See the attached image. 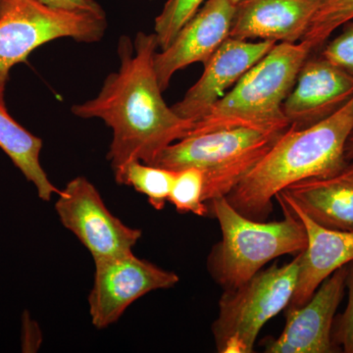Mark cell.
Wrapping results in <instances>:
<instances>
[{"mask_svg": "<svg viewBox=\"0 0 353 353\" xmlns=\"http://www.w3.org/2000/svg\"><path fill=\"white\" fill-rule=\"evenodd\" d=\"M158 43L154 32H139L132 41H118L120 68L109 74L99 94L72 106L83 119L99 118L113 131L108 154L114 174L138 160L152 164L167 146L185 138L194 122L167 105L154 69Z\"/></svg>", "mask_w": 353, "mask_h": 353, "instance_id": "1", "label": "cell"}, {"mask_svg": "<svg viewBox=\"0 0 353 353\" xmlns=\"http://www.w3.org/2000/svg\"><path fill=\"white\" fill-rule=\"evenodd\" d=\"M352 129L353 99L313 126H290L227 201L245 217L266 220L279 192L301 181L334 175L350 163L345 148Z\"/></svg>", "mask_w": 353, "mask_h": 353, "instance_id": "2", "label": "cell"}, {"mask_svg": "<svg viewBox=\"0 0 353 353\" xmlns=\"http://www.w3.org/2000/svg\"><path fill=\"white\" fill-rule=\"evenodd\" d=\"M311 53L305 41L276 44L241 77L231 92L194 123L185 137L236 128L284 132L290 124L283 104Z\"/></svg>", "mask_w": 353, "mask_h": 353, "instance_id": "3", "label": "cell"}, {"mask_svg": "<svg viewBox=\"0 0 353 353\" xmlns=\"http://www.w3.org/2000/svg\"><path fill=\"white\" fill-rule=\"evenodd\" d=\"M208 205L222 231V241L209 256V270L225 290L243 285L272 260L283 255H297L305 250V228L283 204L284 219L273 222L245 217L229 203L226 196L212 199Z\"/></svg>", "mask_w": 353, "mask_h": 353, "instance_id": "4", "label": "cell"}, {"mask_svg": "<svg viewBox=\"0 0 353 353\" xmlns=\"http://www.w3.org/2000/svg\"><path fill=\"white\" fill-rule=\"evenodd\" d=\"M282 134L236 128L192 134L167 146L152 165L172 171L199 169L204 176L203 201L208 203L227 196Z\"/></svg>", "mask_w": 353, "mask_h": 353, "instance_id": "5", "label": "cell"}, {"mask_svg": "<svg viewBox=\"0 0 353 353\" xmlns=\"http://www.w3.org/2000/svg\"><path fill=\"white\" fill-rule=\"evenodd\" d=\"M106 29L105 15L52 8L38 0H0V88H6L10 70L43 44L61 38L97 43Z\"/></svg>", "mask_w": 353, "mask_h": 353, "instance_id": "6", "label": "cell"}, {"mask_svg": "<svg viewBox=\"0 0 353 353\" xmlns=\"http://www.w3.org/2000/svg\"><path fill=\"white\" fill-rule=\"evenodd\" d=\"M299 269L297 254L284 266L273 264L238 288L226 290L212 326L218 352H253L264 325L289 306L296 290Z\"/></svg>", "mask_w": 353, "mask_h": 353, "instance_id": "7", "label": "cell"}, {"mask_svg": "<svg viewBox=\"0 0 353 353\" xmlns=\"http://www.w3.org/2000/svg\"><path fill=\"white\" fill-rule=\"evenodd\" d=\"M57 196L55 210L62 225L80 240L94 262L132 252L141 230L114 216L88 179L77 176Z\"/></svg>", "mask_w": 353, "mask_h": 353, "instance_id": "8", "label": "cell"}, {"mask_svg": "<svg viewBox=\"0 0 353 353\" xmlns=\"http://www.w3.org/2000/svg\"><path fill=\"white\" fill-rule=\"evenodd\" d=\"M94 285L88 296L92 325L105 329L139 299L153 290L170 289L180 278L174 272L138 259L132 252L94 262Z\"/></svg>", "mask_w": 353, "mask_h": 353, "instance_id": "9", "label": "cell"}, {"mask_svg": "<svg viewBox=\"0 0 353 353\" xmlns=\"http://www.w3.org/2000/svg\"><path fill=\"white\" fill-rule=\"evenodd\" d=\"M350 265V264H348ZM348 265L341 267L320 285L308 303L288 307L287 322L280 336L266 341L268 353H332L336 309L347 287Z\"/></svg>", "mask_w": 353, "mask_h": 353, "instance_id": "10", "label": "cell"}, {"mask_svg": "<svg viewBox=\"0 0 353 353\" xmlns=\"http://www.w3.org/2000/svg\"><path fill=\"white\" fill-rule=\"evenodd\" d=\"M234 12L236 4L232 0H206L170 46L155 53V73L163 92L176 72L196 62L205 64L230 38Z\"/></svg>", "mask_w": 353, "mask_h": 353, "instance_id": "11", "label": "cell"}, {"mask_svg": "<svg viewBox=\"0 0 353 353\" xmlns=\"http://www.w3.org/2000/svg\"><path fill=\"white\" fill-rule=\"evenodd\" d=\"M311 54L283 104L290 126L296 129H305L327 119L353 99V77L321 53Z\"/></svg>", "mask_w": 353, "mask_h": 353, "instance_id": "12", "label": "cell"}, {"mask_svg": "<svg viewBox=\"0 0 353 353\" xmlns=\"http://www.w3.org/2000/svg\"><path fill=\"white\" fill-rule=\"evenodd\" d=\"M276 44L272 41L227 39L204 64L199 80L182 101L172 106L174 112L194 123L201 119L224 97L225 90L236 85Z\"/></svg>", "mask_w": 353, "mask_h": 353, "instance_id": "13", "label": "cell"}, {"mask_svg": "<svg viewBox=\"0 0 353 353\" xmlns=\"http://www.w3.org/2000/svg\"><path fill=\"white\" fill-rule=\"evenodd\" d=\"M275 199L303 222L307 236L305 250L299 253L296 290L288 306L301 307L308 303L327 278L353 262V231H338L321 226L282 192H279Z\"/></svg>", "mask_w": 353, "mask_h": 353, "instance_id": "14", "label": "cell"}, {"mask_svg": "<svg viewBox=\"0 0 353 353\" xmlns=\"http://www.w3.org/2000/svg\"><path fill=\"white\" fill-rule=\"evenodd\" d=\"M320 0H241L230 38L296 43L303 39Z\"/></svg>", "mask_w": 353, "mask_h": 353, "instance_id": "15", "label": "cell"}, {"mask_svg": "<svg viewBox=\"0 0 353 353\" xmlns=\"http://www.w3.org/2000/svg\"><path fill=\"white\" fill-rule=\"evenodd\" d=\"M281 192L321 226L353 231V161L334 175L301 181Z\"/></svg>", "mask_w": 353, "mask_h": 353, "instance_id": "16", "label": "cell"}, {"mask_svg": "<svg viewBox=\"0 0 353 353\" xmlns=\"http://www.w3.org/2000/svg\"><path fill=\"white\" fill-rule=\"evenodd\" d=\"M6 88H0V148L10 157L41 201H50L60 190L51 183L41 164L43 141L28 132L11 117L4 101Z\"/></svg>", "mask_w": 353, "mask_h": 353, "instance_id": "17", "label": "cell"}, {"mask_svg": "<svg viewBox=\"0 0 353 353\" xmlns=\"http://www.w3.org/2000/svg\"><path fill=\"white\" fill-rule=\"evenodd\" d=\"M114 176L119 185L134 188L139 194L148 197L153 208L161 210L170 196L176 171L134 160Z\"/></svg>", "mask_w": 353, "mask_h": 353, "instance_id": "18", "label": "cell"}, {"mask_svg": "<svg viewBox=\"0 0 353 353\" xmlns=\"http://www.w3.org/2000/svg\"><path fill=\"white\" fill-rule=\"evenodd\" d=\"M352 19L353 0H320L314 17L301 41L307 43L314 52L325 46L338 28Z\"/></svg>", "mask_w": 353, "mask_h": 353, "instance_id": "19", "label": "cell"}, {"mask_svg": "<svg viewBox=\"0 0 353 353\" xmlns=\"http://www.w3.org/2000/svg\"><path fill=\"white\" fill-rule=\"evenodd\" d=\"M203 173L199 169L190 167L176 171L168 201L180 213H192L204 217L208 215L209 208L203 201Z\"/></svg>", "mask_w": 353, "mask_h": 353, "instance_id": "20", "label": "cell"}, {"mask_svg": "<svg viewBox=\"0 0 353 353\" xmlns=\"http://www.w3.org/2000/svg\"><path fill=\"white\" fill-rule=\"evenodd\" d=\"M206 0H167L159 15L155 18L154 34L158 48L166 50L178 32L199 10Z\"/></svg>", "mask_w": 353, "mask_h": 353, "instance_id": "21", "label": "cell"}, {"mask_svg": "<svg viewBox=\"0 0 353 353\" xmlns=\"http://www.w3.org/2000/svg\"><path fill=\"white\" fill-rule=\"evenodd\" d=\"M340 36L323 48L321 55L353 77V22L345 23Z\"/></svg>", "mask_w": 353, "mask_h": 353, "instance_id": "22", "label": "cell"}, {"mask_svg": "<svg viewBox=\"0 0 353 353\" xmlns=\"http://www.w3.org/2000/svg\"><path fill=\"white\" fill-rule=\"evenodd\" d=\"M347 287V306L343 313L334 318L332 336L336 347L343 352L353 353V262L348 265Z\"/></svg>", "mask_w": 353, "mask_h": 353, "instance_id": "23", "label": "cell"}, {"mask_svg": "<svg viewBox=\"0 0 353 353\" xmlns=\"http://www.w3.org/2000/svg\"><path fill=\"white\" fill-rule=\"evenodd\" d=\"M43 343V334L38 323L34 321L28 311H25L22 320V350L24 352H38Z\"/></svg>", "mask_w": 353, "mask_h": 353, "instance_id": "24", "label": "cell"}, {"mask_svg": "<svg viewBox=\"0 0 353 353\" xmlns=\"http://www.w3.org/2000/svg\"><path fill=\"white\" fill-rule=\"evenodd\" d=\"M44 6L69 11H85L105 15L103 8L95 0H38Z\"/></svg>", "mask_w": 353, "mask_h": 353, "instance_id": "25", "label": "cell"}, {"mask_svg": "<svg viewBox=\"0 0 353 353\" xmlns=\"http://www.w3.org/2000/svg\"><path fill=\"white\" fill-rule=\"evenodd\" d=\"M345 154L347 161H353V129L345 143Z\"/></svg>", "mask_w": 353, "mask_h": 353, "instance_id": "26", "label": "cell"}, {"mask_svg": "<svg viewBox=\"0 0 353 353\" xmlns=\"http://www.w3.org/2000/svg\"><path fill=\"white\" fill-rule=\"evenodd\" d=\"M232 1H233L234 4H236L238 2H240L241 0H232Z\"/></svg>", "mask_w": 353, "mask_h": 353, "instance_id": "27", "label": "cell"}]
</instances>
